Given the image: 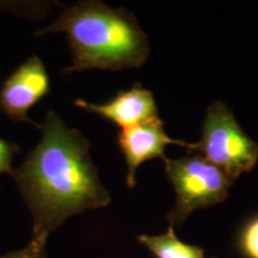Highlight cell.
<instances>
[{"mask_svg": "<svg viewBox=\"0 0 258 258\" xmlns=\"http://www.w3.org/2000/svg\"><path fill=\"white\" fill-rule=\"evenodd\" d=\"M40 129V143L11 176L32 215V235L48 238L74 215L106 207L111 196L82 132L69 127L54 110L47 112Z\"/></svg>", "mask_w": 258, "mask_h": 258, "instance_id": "1", "label": "cell"}, {"mask_svg": "<svg viewBox=\"0 0 258 258\" xmlns=\"http://www.w3.org/2000/svg\"><path fill=\"white\" fill-rule=\"evenodd\" d=\"M56 32L66 34L71 50L64 73L139 69L151 53L146 34L131 12L96 0L70 6L36 35Z\"/></svg>", "mask_w": 258, "mask_h": 258, "instance_id": "2", "label": "cell"}, {"mask_svg": "<svg viewBox=\"0 0 258 258\" xmlns=\"http://www.w3.org/2000/svg\"><path fill=\"white\" fill-rule=\"evenodd\" d=\"M167 178L176 192L175 207L167 214L171 226L182 225L191 213L224 202L233 180L200 154L164 158Z\"/></svg>", "mask_w": 258, "mask_h": 258, "instance_id": "3", "label": "cell"}, {"mask_svg": "<svg viewBox=\"0 0 258 258\" xmlns=\"http://www.w3.org/2000/svg\"><path fill=\"white\" fill-rule=\"evenodd\" d=\"M190 152L200 154L235 179L256 165L258 144L244 133L227 105L217 101L207 108L201 140L192 144Z\"/></svg>", "mask_w": 258, "mask_h": 258, "instance_id": "4", "label": "cell"}, {"mask_svg": "<svg viewBox=\"0 0 258 258\" xmlns=\"http://www.w3.org/2000/svg\"><path fill=\"white\" fill-rule=\"evenodd\" d=\"M50 90L49 76L37 55L24 61L5 80L0 89V110L15 122H29L41 128L29 117V110L47 96Z\"/></svg>", "mask_w": 258, "mask_h": 258, "instance_id": "5", "label": "cell"}, {"mask_svg": "<svg viewBox=\"0 0 258 258\" xmlns=\"http://www.w3.org/2000/svg\"><path fill=\"white\" fill-rule=\"evenodd\" d=\"M184 146L190 151L192 144L170 138L164 129V121L159 117L135 127L123 129L118 134V145L127 164V185H137V170L141 164L157 158H166L167 145Z\"/></svg>", "mask_w": 258, "mask_h": 258, "instance_id": "6", "label": "cell"}, {"mask_svg": "<svg viewBox=\"0 0 258 258\" xmlns=\"http://www.w3.org/2000/svg\"><path fill=\"white\" fill-rule=\"evenodd\" d=\"M74 105L84 111L102 116L118 125L121 131L159 117L153 93L140 84L132 86L127 91H120L114 98L103 104L78 98L74 101Z\"/></svg>", "mask_w": 258, "mask_h": 258, "instance_id": "7", "label": "cell"}, {"mask_svg": "<svg viewBox=\"0 0 258 258\" xmlns=\"http://www.w3.org/2000/svg\"><path fill=\"white\" fill-rule=\"evenodd\" d=\"M139 243L147 247L156 258H206L201 247L180 241L173 226H169L165 233L158 235L140 234Z\"/></svg>", "mask_w": 258, "mask_h": 258, "instance_id": "8", "label": "cell"}, {"mask_svg": "<svg viewBox=\"0 0 258 258\" xmlns=\"http://www.w3.org/2000/svg\"><path fill=\"white\" fill-rule=\"evenodd\" d=\"M238 245L245 258H258V215L241 228Z\"/></svg>", "mask_w": 258, "mask_h": 258, "instance_id": "9", "label": "cell"}, {"mask_svg": "<svg viewBox=\"0 0 258 258\" xmlns=\"http://www.w3.org/2000/svg\"><path fill=\"white\" fill-rule=\"evenodd\" d=\"M47 239L48 238L41 237V235H32L31 240L23 249L11 251L0 256V258H47Z\"/></svg>", "mask_w": 258, "mask_h": 258, "instance_id": "10", "label": "cell"}, {"mask_svg": "<svg viewBox=\"0 0 258 258\" xmlns=\"http://www.w3.org/2000/svg\"><path fill=\"white\" fill-rule=\"evenodd\" d=\"M19 152V147L0 138V176L4 173H12V160Z\"/></svg>", "mask_w": 258, "mask_h": 258, "instance_id": "11", "label": "cell"}]
</instances>
